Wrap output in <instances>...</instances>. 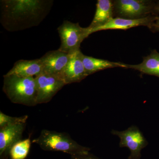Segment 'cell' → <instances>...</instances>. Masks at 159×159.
Returning a JSON list of instances; mask_svg holds the SVG:
<instances>
[{"label":"cell","mask_w":159,"mask_h":159,"mask_svg":"<svg viewBox=\"0 0 159 159\" xmlns=\"http://www.w3.org/2000/svg\"><path fill=\"white\" fill-rule=\"evenodd\" d=\"M80 50L70 54V59L62 74L66 84L80 82L88 75L86 72Z\"/></svg>","instance_id":"8fae6325"},{"label":"cell","mask_w":159,"mask_h":159,"mask_svg":"<svg viewBox=\"0 0 159 159\" xmlns=\"http://www.w3.org/2000/svg\"><path fill=\"white\" fill-rule=\"evenodd\" d=\"M53 1H1V22L9 31H17L38 25L48 14Z\"/></svg>","instance_id":"6da1fadb"},{"label":"cell","mask_w":159,"mask_h":159,"mask_svg":"<svg viewBox=\"0 0 159 159\" xmlns=\"http://www.w3.org/2000/svg\"><path fill=\"white\" fill-rule=\"evenodd\" d=\"M96 6V13L93 19L88 27L89 30L104 25L114 18L113 1L98 0Z\"/></svg>","instance_id":"4fadbf2b"},{"label":"cell","mask_w":159,"mask_h":159,"mask_svg":"<svg viewBox=\"0 0 159 159\" xmlns=\"http://www.w3.org/2000/svg\"><path fill=\"white\" fill-rule=\"evenodd\" d=\"M28 119L27 115L22 116L16 117H11L0 112V128H3L8 125L15 124L26 123Z\"/></svg>","instance_id":"e0dca14e"},{"label":"cell","mask_w":159,"mask_h":159,"mask_svg":"<svg viewBox=\"0 0 159 159\" xmlns=\"http://www.w3.org/2000/svg\"><path fill=\"white\" fill-rule=\"evenodd\" d=\"M82 61L88 75L106 69L116 67L124 68V63L113 62L106 60L99 59L83 54Z\"/></svg>","instance_id":"9a60e30c"},{"label":"cell","mask_w":159,"mask_h":159,"mask_svg":"<svg viewBox=\"0 0 159 159\" xmlns=\"http://www.w3.org/2000/svg\"><path fill=\"white\" fill-rule=\"evenodd\" d=\"M70 57V54L58 49L48 51L40 58L42 63L43 73L54 75L62 79L63 73Z\"/></svg>","instance_id":"9c48e42d"},{"label":"cell","mask_w":159,"mask_h":159,"mask_svg":"<svg viewBox=\"0 0 159 159\" xmlns=\"http://www.w3.org/2000/svg\"><path fill=\"white\" fill-rule=\"evenodd\" d=\"M124 68L134 69L143 74L159 77V53L154 50L149 55L143 57L141 63L137 65L124 63Z\"/></svg>","instance_id":"5bb4252c"},{"label":"cell","mask_w":159,"mask_h":159,"mask_svg":"<svg viewBox=\"0 0 159 159\" xmlns=\"http://www.w3.org/2000/svg\"><path fill=\"white\" fill-rule=\"evenodd\" d=\"M32 142L39 145L43 150L62 152L71 156L85 153L91 150L89 147L80 145L68 134L48 129L42 130L39 136L33 139Z\"/></svg>","instance_id":"3957f363"},{"label":"cell","mask_w":159,"mask_h":159,"mask_svg":"<svg viewBox=\"0 0 159 159\" xmlns=\"http://www.w3.org/2000/svg\"><path fill=\"white\" fill-rule=\"evenodd\" d=\"M3 91L13 103L29 107L37 105L35 77L5 75Z\"/></svg>","instance_id":"7a4b0ae2"},{"label":"cell","mask_w":159,"mask_h":159,"mask_svg":"<svg viewBox=\"0 0 159 159\" xmlns=\"http://www.w3.org/2000/svg\"><path fill=\"white\" fill-rule=\"evenodd\" d=\"M114 16L129 19H139L153 15L155 2L148 0L113 1Z\"/></svg>","instance_id":"5b68a950"},{"label":"cell","mask_w":159,"mask_h":159,"mask_svg":"<svg viewBox=\"0 0 159 159\" xmlns=\"http://www.w3.org/2000/svg\"><path fill=\"white\" fill-rule=\"evenodd\" d=\"M111 134L120 138V147H126L130 151L128 159H141V151L148 145V142L137 126L132 125L122 131L113 129Z\"/></svg>","instance_id":"8992f818"},{"label":"cell","mask_w":159,"mask_h":159,"mask_svg":"<svg viewBox=\"0 0 159 159\" xmlns=\"http://www.w3.org/2000/svg\"><path fill=\"white\" fill-rule=\"evenodd\" d=\"M31 141L30 137L21 140L11 148L9 157L11 159H25L31 148Z\"/></svg>","instance_id":"2e32d148"},{"label":"cell","mask_w":159,"mask_h":159,"mask_svg":"<svg viewBox=\"0 0 159 159\" xmlns=\"http://www.w3.org/2000/svg\"><path fill=\"white\" fill-rule=\"evenodd\" d=\"M26 123L15 124L0 128V159H8L10 150L21 140Z\"/></svg>","instance_id":"ba28073f"},{"label":"cell","mask_w":159,"mask_h":159,"mask_svg":"<svg viewBox=\"0 0 159 159\" xmlns=\"http://www.w3.org/2000/svg\"><path fill=\"white\" fill-rule=\"evenodd\" d=\"M152 15L154 16H158V15H159V1L155 2Z\"/></svg>","instance_id":"ffe728a7"},{"label":"cell","mask_w":159,"mask_h":159,"mask_svg":"<svg viewBox=\"0 0 159 159\" xmlns=\"http://www.w3.org/2000/svg\"><path fill=\"white\" fill-rule=\"evenodd\" d=\"M43 72L42 63L40 58L31 60H20L15 63L13 67L6 75L35 77Z\"/></svg>","instance_id":"7c38bea8"},{"label":"cell","mask_w":159,"mask_h":159,"mask_svg":"<svg viewBox=\"0 0 159 159\" xmlns=\"http://www.w3.org/2000/svg\"><path fill=\"white\" fill-rule=\"evenodd\" d=\"M71 159H100L89 152L85 153L71 156Z\"/></svg>","instance_id":"ac0fdd59"},{"label":"cell","mask_w":159,"mask_h":159,"mask_svg":"<svg viewBox=\"0 0 159 159\" xmlns=\"http://www.w3.org/2000/svg\"><path fill=\"white\" fill-rule=\"evenodd\" d=\"M57 31L61 42L58 50L69 54L80 50L81 43L89 35L88 27L82 28L78 23L68 20L63 22Z\"/></svg>","instance_id":"277c9868"},{"label":"cell","mask_w":159,"mask_h":159,"mask_svg":"<svg viewBox=\"0 0 159 159\" xmlns=\"http://www.w3.org/2000/svg\"><path fill=\"white\" fill-rule=\"evenodd\" d=\"M150 30L153 32H159V16H158Z\"/></svg>","instance_id":"d6986e66"},{"label":"cell","mask_w":159,"mask_h":159,"mask_svg":"<svg viewBox=\"0 0 159 159\" xmlns=\"http://www.w3.org/2000/svg\"><path fill=\"white\" fill-rule=\"evenodd\" d=\"M157 17L158 16H156L150 15L147 17L139 19H129L123 18L114 17L104 25L92 30H89V34L90 35L94 32L103 30L111 29L125 30L141 26H146L150 29Z\"/></svg>","instance_id":"30bf717a"},{"label":"cell","mask_w":159,"mask_h":159,"mask_svg":"<svg viewBox=\"0 0 159 159\" xmlns=\"http://www.w3.org/2000/svg\"><path fill=\"white\" fill-rule=\"evenodd\" d=\"M37 88V104L50 102L66 85L62 79L51 74L42 73L35 77Z\"/></svg>","instance_id":"52a82bcc"}]
</instances>
